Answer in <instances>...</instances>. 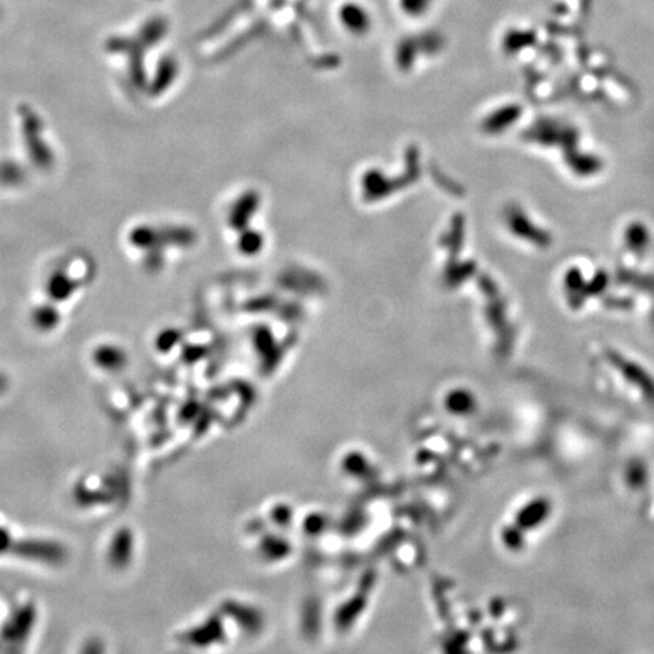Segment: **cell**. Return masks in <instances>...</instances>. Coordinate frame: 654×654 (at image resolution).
<instances>
[{"mask_svg": "<svg viewBox=\"0 0 654 654\" xmlns=\"http://www.w3.org/2000/svg\"><path fill=\"white\" fill-rule=\"evenodd\" d=\"M606 357L612 371L628 391L644 398V402L654 405V375L647 368L624 355L617 353L615 350H609Z\"/></svg>", "mask_w": 654, "mask_h": 654, "instance_id": "1", "label": "cell"}, {"mask_svg": "<svg viewBox=\"0 0 654 654\" xmlns=\"http://www.w3.org/2000/svg\"><path fill=\"white\" fill-rule=\"evenodd\" d=\"M623 480L626 488L630 491V493H645L651 484V471L648 463L641 459V457H632V459H628L623 470Z\"/></svg>", "mask_w": 654, "mask_h": 654, "instance_id": "2", "label": "cell"}]
</instances>
